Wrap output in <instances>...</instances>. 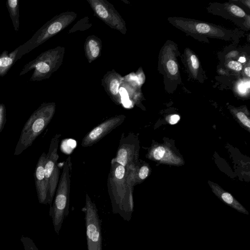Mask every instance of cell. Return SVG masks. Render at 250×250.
Returning a JSON list of instances; mask_svg holds the SVG:
<instances>
[{
  "label": "cell",
  "instance_id": "ac0fdd59",
  "mask_svg": "<svg viewBox=\"0 0 250 250\" xmlns=\"http://www.w3.org/2000/svg\"><path fill=\"white\" fill-rule=\"evenodd\" d=\"M97 14L102 18L105 19L108 17V12L102 4H98L95 6Z\"/></svg>",
  "mask_w": 250,
  "mask_h": 250
},
{
  "label": "cell",
  "instance_id": "83f0119b",
  "mask_svg": "<svg viewBox=\"0 0 250 250\" xmlns=\"http://www.w3.org/2000/svg\"><path fill=\"white\" fill-rule=\"evenodd\" d=\"M249 86H250V83H249V82H248L247 83H242L240 85H239V90L241 92H245L246 91V90L247 89V88H249Z\"/></svg>",
  "mask_w": 250,
  "mask_h": 250
},
{
  "label": "cell",
  "instance_id": "5b68a950",
  "mask_svg": "<svg viewBox=\"0 0 250 250\" xmlns=\"http://www.w3.org/2000/svg\"><path fill=\"white\" fill-rule=\"evenodd\" d=\"M61 134H56L51 139L44 166V173L49 189L48 204L52 206L59 181V168L58 166V149Z\"/></svg>",
  "mask_w": 250,
  "mask_h": 250
},
{
  "label": "cell",
  "instance_id": "d4e9b609",
  "mask_svg": "<svg viewBox=\"0 0 250 250\" xmlns=\"http://www.w3.org/2000/svg\"><path fill=\"white\" fill-rule=\"evenodd\" d=\"M180 117L178 114H173L168 117L167 119V122L170 125L177 124L180 120Z\"/></svg>",
  "mask_w": 250,
  "mask_h": 250
},
{
  "label": "cell",
  "instance_id": "d6986e66",
  "mask_svg": "<svg viewBox=\"0 0 250 250\" xmlns=\"http://www.w3.org/2000/svg\"><path fill=\"white\" fill-rule=\"evenodd\" d=\"M229 9L231 12L236 16L243 17L246 15L244 10L236 5H232Z\"/></svg>",
  "mask_w": 250,
  "mask_h": 250
},
{
  "label": "cell",
  "instance_id": "6da1fadb",
  "mask_svg": "<svg viewBox=\"0 0 250 250\" xmlns=\"http://www.w3.org/2000/svg\"><path fill=\"white\" fill-rule=\"evenodd\" d=\"M133 190L127 170L112 159L107 178V190L112 210L127 221L131 220L134 210Z\"/></svg>",
  "mask_w": 250,
  "mask_h": 250
},
{
  "label": "cell",
  "instance_id": "5bb4252c",
  "mask_svg": "<svg viewBox=\"0 0 250 250\" xmlns=\"http://www.w3.org/2000/svg\"><path fill=\"white\" fill-rule=\"evenodd\" d=\"M235 116L240 123L249 129H250V120L246 114L242 111H238L235 113Z\"/></svg>",
  "mask_w": 250,
  "mask_h": 250
},
{
  "label": "cell",
  "instance_id": "52a82bcc",
  "mask_svg": "<svg viewBox=\"0 0 250 250\" xmlns=\"http://www.w3.org/2000/svg\"><path fill=\"white\" fill-rule=\"evenodd\" d=\"M125 118L124 115L110 118L87 133L83 139L81 145L88 147L97 143L113 129L122 124Z\"/></svg>",
  "mask_w": 250,
  "mask_h": 250
},
{
  "label": "cell",
  "instance_id": "3957f363",
  "mask_svg": "<svg viewBox=\"0 0 250 250\" xmlns=\"http://www.w3.org/2000/svg\"><path fill=\"white\" fill-rule=\"evenodd\" d=\"M54 112V106L50 104L39 108L31 115L21 130L15 149V155L21 154L32 145L49 124Z\"/></svg>",
  "mask_w": 250,
  "mask_h": 250
},
{
  "label": "cell",
  "instance_id": "d6a6232c",
  "mask_svg": "<svg viewBox=\"0 0 250 250\" xmlns=\"http://www.w3.org/2000/svg\"></svg>",
  "mask_w": 250,
  "mask_h": 250
},
{
  "label": "cell",
  "instance_id": "ba28073f",
  "mask_svg": "<svg viewBox=\"0 0 250 250\" xmlns=\"http://www.w3.org/2000/svg\"><path fill=\"white\" fill-rule=\"evenodd\" d=\"M46 154L43 152L40 157L34 172V178L37 196L40 203L48 204L49 189L44 173Z\"/></svg>",
  "mask_w": 250,
  "mask_h": 250
},
{
  "label": "cell",
  "instance_id": "484cf974",
  "mask_svg": "<svg viewBox=\"0 0 250 250\" xmlns=\"http://www.w3.org/2000/svg\"><path fill=\"white\" fill-rule=\"evenodd\" d=\"M190 61L191 62V64L192 66V67L195 69H197L199 67V62L198 60V58L195 55H192L190 56Z\"/></svg>",
  "mask_w": 250,
  "mask_h": 250
},
{
  "label": "cell",
  "instance_id": "1f68e13d",
  "mask_svg": "<svg viewBox=\"0 0 250 250\" xmlns=\"http://www.w3.org/2000/svg\"><path fill=\"white\" fill-rule=\"evenodd\" d=\"M1 61H0V66H1Z\"/></svg>",
  "mask_w": 250,
  "mask_h": 250
},
{
  "label": "cell",
  "instance_id": "8fae6325",
  "mask_svg": "<svg viewBox=\"0 0 250 250\" xmlns=\"http://www.w3.org/2000/svg\"><path fill=\"white\" fill-rule=\"evenodd\" d=\"M127 173L131 185L133 188L147 177L150 173V168L147 164L138 162L134 168L127 171Z\"/></svg>",
  "mask_w": 250,
  "mask_h": 250
},
{
  "label": "cell",
  "instance_id": "30bf717a",
  "mask_svg": "<svg viewBox=\"0 0 250 250\" xmlns=\"http://www.w3.org/2000/svg\"><path fill=\"white\" fill-rule=\"evenodd\" d=\"M212 192L222 201L239 212L248 215L247 210L229 192L226 191L219 186L209 182Z\"/></svg>",
  "mask_w": 250,
  "mask_h": 250
},
{
  "label": "cell",
  "instance_id": "e0dca14e",
  "mask_svg": "<svg viewBox=\"0 0 250 250\" xmlns=\"http://www.w3.org/2000/svg\"><path fill=\"white\" fill-rule=\"evenodd\" d=\"M89 47L93 57H96L99 53V48L97 46V42L93 40L89 42Z\"/></svg>",
  "mask_w": 250,
  "mask_h": 250
},
{
  "label": "cell",
  "instance_id": "603a6c76",
  "mask_svg": "<svg viewBox=\"0 0 250 250\" xmlns=\"http://www.w3.org/2000/svg\"><path fill=\"white\" fill-rule=\"evenodd\" d=\"M228 67L234 70L239 71L242 69V65L239 62L231 61L228 64Z\"/></svg>",
  "mask_w": 250,
  "mask_h": 250
},
{
  "label": "cell",
  "instance_id": "f546056e",
  "mask_svg": "<svg viewBox=\"0 0 250 250\" xmlns=\"http://www.w3.org/2000/svg\"><path fill=\"white\" fill-rule=\"evenodd\" d=\"M244 72L246 75L248 76V77H250V66H248L245 68Z\"/></svg>",
  "mask_w": 250,
  "mask_h": 250
},
{
  "label": "cell",
  "instance_id": "7402d4cb",
  "mask_svg": "<svg viewBox=\"0 0 250 250\" xmlns=\"http://www.w3.org/2000/svg\"><path fill=\"white\" fill-rule=\"evenodd\" d=\"M119 82L116 79L113 80L110 84V91L112 94L117 95L119 93Z\"/></svg>",
  "mask_w": 250,
  "mask_h": 250
},
{
  "label": "cell",
  "instance_id": "9c48e42d",
  "mask_svg": "<svg viewBox=\"0 0 250 250\" xmlns=\"http://www.w3.org/2000/svg\"><path fill=\"white\" fill-rule=\"evenodd\" d=\"M147 155L148 159L160 163L178 166L183 163V159L164 144L153 145Z\"/></svg>",
  "mask_w": 250,
  "mask_h": 250
},
{
  "label": "cell",
  "instance_id": "8992f818",
  "mask_svg": "<svg viewBox=\"0 0 250 250\" xmlns=\"http://www.w3.org/2000/svg\"><path fill=\"white\" fill-rule=\"evenodd\" d=\"M138 139L132 133H123L119 141L116 156L114 160L127 171L132 170L139 162Z\"/></svg>",
  "mask_w": 250,
  "mask_h": 250
},
{
  "label": "cell",
  "instance_id": "4316f807",
  "mask_svg": "<svg viewBox=\"0 0 250 250\" xmlns=\"http://www.w3.org/2000/svg\"><path fill=\"white\" fill-rule=\"evenodd\" d=\"M1 64L0 66L5 67L10 65L12 62V60L9 58H2L0 59Z\"/></svg>",
  "mask_w": 250,
  "mask_h": 250
},
{
  "label": "cell",
  "instance_id": "4fadbf2b",
  "mask_svg": "<svg viewBox=\"0 0 250 250\" xmlns=\"http://www.w3.org/2000/svg\"><path fill=\"white\" fill-rule=\"evenodd\" d=\"M20 240L23 245L24 250H39L30 238L21 236Z\"/></svg>",
  "mask_w": 250,
  "mask_h": 250
},
{
  "label": "cell",
  "instance_id": "44dd1931",
  "mask_svg": "<svg viewBox=\"0 0 250 250\" xmlns=\"http://www.w3.org/2000/svg\"><path fill=\"white\" fill-rule=\"evenodd\" d=\"M62 28V24L59 22H56L52 24L48 29V32L50 34H55L59 31Z\"/></svg>",
  "mask_w": 250,
  "mask_h": 250
},
{
  "label": "cell",
  "instance_id": "f1b7e54d",
  "mask_svg": "<svg viewBox=\"0 0 250 250\" xmlns=\"http://www.w3.org/2000/svg\"><path fill=\"white\" fill-rule=\"evenodd\" d=\"M17 0H9L8 3L9 5L11 8H15L17 5Z\"/></svg>",
  "mask_w": 250,
  "mask_h": 250
},
{
  "label": "cell",
  "instance_id": "ffe728a7",
  "mask_svg": "<svg viewBox=\"0 0 250 250\" xmlns=\"http://www.w3.org/2000/svg\"><path fill=\"white\" fill-rule=\"evenodd\" d=\"M5 122V108L3 105H0V133L3 129Z\"/></svg>",
  "mask_w": 250,
  "mask_h": 250
},
{
  "label": "cell",
  "instance_id": "9a60e30c",
  "mask_svg": "<svg viewBox=\"0 0 250 250\" xmlns=\"http://www.w3.org/2000/svg\"><path fill=\"white\" fill-rule=\"evenodd\" d=\"M167 68L171 75H175L178 70V66L173 60H169L167 63Z\"/></svg>",
  "mask_w": 250,
  "mask_h": 250
},
{
  "label": "cell",
  "instance_id": "2e32d148",
  "mask_svg": "<svg viewBox=\"0 0 250 250\" xmlns=\"http://www.w3.org/2000/svg\"><path fill=\"white\" fill-rule=\"evenodd\" d=\"M121 96L122 103L125 105H129L130 104V101L129 99V97L127 91L124 87H121L119 90Z\"/></svg>",
  "mask_w": 250,
  "mask_h": 250
},
{
  "label": "cell",
  "instance_id": "cb8c5ba5",
  "mask_svg": "<svg viewBox=\"0 0 250 250\" xmlns=\"http://www.w3.org/2000/svg\"><path fill=\"white\" fill-rule=\"evenodd\" d=\"M36 69L41 73H46L50 70L49 65L45 62H41L36 65Z\"/></svg>",
  "mask_w": 250,
  "mask_h": 250
},
{
  "label": "cell",
  "instance_id": "7a4b0ae2",
  "mask_svg": "<svg viewBox=\"0 0 250 250\" xmlns=\"http://www.w3.org/2000/svg\"><path fill=\"white\" fill-rule=\"evenodd\" d=\"M69 156L63 162L62 171L56 190L53 205L49 214L52 219L54 230L59 234L63 220L69 213L70 188V165Z\"/></svg>",
  "mask_w": 250,
  "mask_h": 250
},
{
  "label": "cell",
  "instance_id": "4dcf8cb0",
  "mask_svg": "<svg viewBox=\"0 0 250 250\" xmlns=\"http://www.w3.org/2000/svg\"><path fill=\"white\" fill-rule=\"evenodd\" d=\"M239 62H246V59L245 57H241L239 59Z\"/></svg>",
  "mask_w": 250,
  "mask_h": 250
},
{
  "label": "cell",
  "instance_id": "277c9868",
  "mask_svg": "<svg viewBox=\"0 0 250 250\" xmlns=\"http://www.w3.org/2000/svg\"><path fill=\"white\" fill-rule=\"evenodd\" d=\"M82 211L84 213L87 250H103L101 220L96 206L88 194Z\"/></svg>",
  "mask_w": 250,
  "mask_h": 250
},
{
  "label": "cell",
  "instance_id": "7c38bea8",
  "mask_svg": "<svg viewBox=\"0 0 250 250\" xmlns=\"http://www.w3.org/2000/svg\"><path fill=\"white\" fill-rule=\"evenodd\" d=\"M196 31L201 34H215V31L214 28L205 23H198L195 25Z\"/></svg>",
  "mask_w": 250,
  "mask_h": 250
}]
</instances>
